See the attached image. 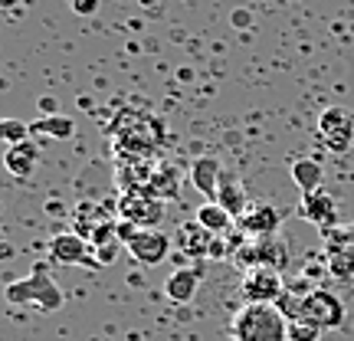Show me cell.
I'll use <instances>...</instances> for the list:
<instances>
[{
	"instance_id": "cell-1",
	"label": "cell",
	"mask_w": 354,
	"mask_h": 341,
	"mask_svg": "<svg viewBox=\"0 0 354 341\" xmlns=\"http://www.w3.org/2000/svg\"><path fill=\"white\" fill-rule=\"evenodd\" d=\"M233 341H289V318L276 302L243 305L230 325Z\"/></svg>"
},
{
	"instance_id": "cell-2",
	"label": "cell",
	"mask_w": 354,
	"mask_h": 341,
	"mask_svg": "<svg viewBox=\"0 0 354 341\" xmlns=\"http://www.w3.org/2000/svg\"><path fill=\"white\" fill-rule=\"evenodd\" d=\"M3 295H7L10 305H37L39 312H46V315L63 308V289L50 276V266L46 263H37L30 269V276L13 279L10 286L3 289Z\"/></svg>"
},
{
	"instance_id": "cell-3",
	"label": "cell",
	"mask_w": 354,
	"mask_h": 341,
	"mask_svg": "<svg viewBox=\"0 0 354 341\" xmlns=\"http://www.w3.org/2000/svg\"><path fill=\"white\" fill-rule=\"evenodd\" d=\"M344 315H348L344 302L335 295V292H328V289H308L305 295H299V318L315 322L322 331L342 329Z\"/></svg>"
},
{
	"instance_id": "cell-4",
	"label": "cell",
	"mask_w": 354,
	"mask_h": 341,
	"mask_svg": "<svg viewBox=\"0 0 354 341\" xmlns=\"http://www.w3.org/2000/svg\"><path fill=\"white\" fill-rule=\"evenodd\" d=\"M115 216L118 220H131L141 230H161V223H165V216H167V207L161 197H154L148 190H131V194H125L118 201Z\"/></svg>"
},
{
	"instance_id": "cell-5",
	"label": "cell",
	"mask_w": 354,
	"mask_h": 341,
	"mask_svg": "<svg viewBox=\"0 0 354 341\" xmlns=\"http://www.w3.org/2000/svg\"><path fill=\"white\" fill-rule=\"evenodd\" d=\"M282 295H286V282L279 276V269H269V266H253V269H246V276H243V282H240L243 305L279 302Z\"/></svg>"
},
{
	"instance_id": "cell-6",
	"label": "cell",
	"mask_w": 354,
	"mask_h": 341,
	"mask_svg": "<svg viewBox=\"0 0 354 341\" xmlns=\"http://www.w3.org/2000/svg\"><path fill=\"white\" fill-rule=\"evenodd\" d=\"M318 141L335 154H344L354 145V115H348L342 105H331L318 118Z\"/></svg>"
},
{
	"instance_id": "cell-7",
	"label": "cell",
	"mask_w": 354,
	"mask_h": 341,
	"mask_svg": "<svg viewBox=\"0 0 354 341\" xmlns=\"http://www.w3.org/2000/svg\"><path fill=\"white\" fill-rule=\"evenodd\" d=\"M50 259L56 266H88V269H102L99 259H95V250L79 237L76 230H66V233H56V237H53Z\"/></svg>"
},
{
	"instance_id": "cell-8",
	"label": "cell",
	"mask_w": 354,
	"mask_h": 341,
	"mask_svg": "<svg viewBox=\"0 0 354 341\" xmlns=\"http://www.w3.org/2000/svg\"><path fill=\"white\" fill-rule=\"evenodd\" d=\"M295 214L302 216V220H308V223H315L322 233L342 227V207H338V201H335L325 187H318L315 194H302Z\"/></svg>"
},
{
	"instance_id": "cell-9",
	"label": "cell",
	"mask_w": 354,
	"mask_h": 341,
	"mask_svg": "<svg viewBox=\"0 0 354 341\" xmlns=\"http://www.w3.org/2000/svg\"><path fill=\"white\" fill-rule=\"evenodd\" d=\"M171 246H174V237H167L161 230H138V233L125 243V250L131 253V259L141 266L165 263L167 253H171Z\"/></svg>"
},
{
	"instance_id": "cell-10",
	"label": "cell",
	"mask_w": 354,
	"mask_h": 341,
	"mask_svg": "<svg viewBox=\"0 0 354 341\" xmlns=\"http://www.w3.org/2000/svg\"><path fill=\"white\" fill-rule=\"evenodd\" d=\"M282 220H286V210L269 207V203H256V207H250L236 220V230L246 233L250 240H272L279 233V227H282Z\"/></svg>"
},
{
	"instance_id": "cell-11",
	"label": "cell",
	"mask_w": 354,
	"mask_h": 341,
	"mask_svg": "<svg viewBox=\"0 0 354 341\" xmlns=\"http://www.w3.org/2000/svg\"><path fill=\"white\" fill-rule=\"evenodd\" d=\"M233 263L246 266V269H253V266L282 269V266L289 263V246H286V243H279L276 237H272V240H250L240 253L233 256Z\"/></svg>"
},
{
	"instance_id": "cell-12",
	"label": "cell",
	"mask_w": 354,
	"mask_h": 341,
	"mask_svg": "<svg viewBox=\"0 0 354 341\" xmlns=\"http://www.w3.org/2000/svg\"><path fill=\"white\" fill-rule=\"evenodd\" d=\"M203 273H207V266H203V263L180 266V269H174V273L167 276V282H165V295L171 299V302H177V305H187L190 299L197 295V289H201Z\"/></svg>"
},
{
	"instance_id": "cell-13",
	"label": "cell",
	"mask_w": 354,
	"mask_h": 341,
	"mask_svg": "<svg viewBox=\"0 0 354 341\" xmlns=\"http://www.w3.org/2000/svg\"><path fill=\"white\" fill-rule=\"evenodd\" d=\"M214 233L210 230H203L197 220H190V223H180L174 233V246L180 250V256H187V259H203V256H210L214 250Z\"/></svg>"
},
{
	"instance_id": "cell-14",
	"label": "cell",
	"mask_w": 354,
	"mask_h": 341,
	"mask_svg": "<svg viewBox=\"0 0 354 341\" xmlns=\"http://www.w3.org/2000/svg\"><path fill=\"white\" fill-rule=\"evenodd\" d=\"M220 174H223V167H220V158H214V154H201V158H194V165H190V184L201 190L207 201H216Z\"/></svg>"
},
{
	"instance_id": "cell-15",
	"label": "cell",
	"mask_w": 354,
	"mask_h": 341,
	"mask_svg": "<svg viewBox=\"0 0 354 341\" xmlns=\"http://www.w3.org/2000/svg\"><path fill=\"white\" fill-rule=\"evenodd\" d=\"M39 165V148L33 141H20V145H10L7 154H3V167L7 174L17 177V181H26V177L37 171Z\"/></svg>"
},
{
	"instance_id": "cell-16",
	"label": "cell",
	"mask_w": 354,
	"mask_h": 341,
	"mask_svg": "<svg viewBox=\"0 0 354 341\" xmlns=\"http://www.w3.org/2000/svg\"><path fill=\"white\" fill-rule=\"evenodd\" d=\"M216 203L227 210V214H233L236 220H240L246 210H250V201H246V190H243L240 177L233 174V171H223L220 174V187H216Z\"/></svg>"
},
{
	"instance_id": "cell-17",
	"label": "cell",
	"mask_w": 354,
	"mask_h": 341,
	"mask_svg": "<svg viewBox=\"0 0 354 341\" xmlns=\"http://www.w3.org/2000/svg\"><path fill=\"white\" fill-rule=\"evenodd\" d=\"M289 174H292L295 187L302 190V194H315V190L322 187L325 171H322V165H318L315 158H295V161L289 165Z\"/></svg>"
},
{
	"instance_id": "cell-18",
	"label": "cell",
	"mask_w": 354,
	"mask_h": 341,
	"mask_svg": "<svg viewBox=\"0 0 354 341\" xmlns=\"http://www.w3.org/2000/svg\"><path fill=\"white\" fill-rule=\"evenodd\" d=\"M30 135H43V138H56L66 141L76 135V122L66 118V115H43L37 122H30Z\"/></svg>"
},
{
	"instance_id": "cell-19",
	"label": "cell",
	"mask_w": 354,
	"mask_h": 341,
	"mask_svg": "<svg viewBox=\"0 0 354 341\" xmlns=\"http://www.w3.org/2000/svg\"><path fill=\"white\" fill-rule=\"evenodd\" d=\"M197 223H201L203 230H210L214 237H223V233L233 230V214H227L216 201H207L201 210H197Z\"/></svg>"
},
{
	"instance_id": "cell-20",
	"label": "cell",
	"mask_w": 354,
	"mask_h": 341,
	"mask_svg": "<svg viewBox=\"0 0 354 341\" xmlns=\"http://www.w3.org/2000/svg\"><path fill=\"white\" fill-rule=\"evenodd\" d=\"M325 263L335 279H342V282L354 279V250H325Z\"/></svg>"
},
{
	"instance_id": "cell-21",
	"label": "cell",
	"mask_w": 354,
	"mask_h": 341,
	"mask_svg": "<svg viewBox=\"0 0 354 341\" xmlns=\"http://www.w3.org/2000/svg\"><path fill=\"white\" fill-rule=\"evenodd\" d=\"M145 184H148L145 190L154 194V197H158V194H161V197H177V171L174 167H158Z\"/></svg>"
},
{
	"instance_id": "cell-22",
	"label": "cell",
	"mask_w": 354,
	"mask_h": 341,
	"mask_svg": "<svg viewBox=\"0 0 354 341\" xmlns=\"http://www.w3.org/2000/svg\"><path fill=\"white\" fill-rule=\"evenodd\" d=\"M289 341H322V329L308 318H289Z\"/></svg>"
},
{
	"instance_id": "cell-23",
	"label": "cell",
	"mask_w": 354,
	"mask_h": 341,
	"mask_svg": "<svg viewBox=\"0 0 354 341\" xmlns=\"http://www.w3.org/2000/svg\"><path fill=\"white\" fill-rule=\"evenodd\" d=\"M0 138L7 145H20V141H30V125L20 122V118H3L0 122Z\"/></svg>"
},
{
	"instance_id": "cell-24",
	"label": "cell",
	"mask_w": 354,
	"mask_h": 341,
	"mask_svg": "<svg viewBox=\"0 0 354 341\" xmlns=\"http://www.w3.org/2000/svg\"><path fill=\"white\" fill-rule=\"evenodd\" d=\"M325 237V250H354V223L351 227H335Z\"/></svg>"
},
{
	"instance_id": "cell-25",
	"label": "cell",
	"mask_w": 354,
	"mask_h": 341,
	"mask_svg": "<svg viewBox=\"0 0 354 341\" xmlns=\"http://www.w3.org/2000/svg\"><path fill=\"white\" fill-rule=\"evenodd\" d=\"M118 246H122L118 240H115V243H105V246H95V259H99V266H112L115 256H118Z\"/></svg>"
},
{
	"instance_id": "cell-26",
	"label": "cell",
	"mask_w": 354,
	"mask_h": 341,
	"mask_svg": "<svg viewBox=\"0 0 354 341\" xmlns=\"http://www.w3.org/2000/svg\"><path fill=\"white\" fill-rule=\"evenodd\" d=\"M99 3L102 0H73V10L82 13V17H92V13L99 10Z\"/></svg>"
},
{
	"instance_id": "cell-27",
	"label": "cell",
	"mask_w": 354,
	"mask_h": 341,
	"mask_svg": "<svg viewBox=\"0 0 354 341\" xmlns=\"http://www.w3.org/2000/svg\"><path fill=\"white\" fill-rule=\"evenodd\" d=\"M138 230L141 227H135L131 220H118V243H128L131 237H135V233H138Z\"/></svg>"
},
{
	"instance_id": "cell-28",
	"label": "cell",
	"mask_w": 354,
	"mask_h": 341,
	"mask_svg": "<svg viewBox=\"0 0 354 341\" xmlns=\"http://www.w3.org/2000/svg\"><path fill=\"white\" fill-rule=\"evenodd\" d=\"M39 109H43V115H59V105H56V99H50V95L39 99Z\"/></svg>"
},
{
	"instance_id": "cell-29",
	"label": "cell",
	"mask_w": 354,
	"mask_h": 341,
	"mask_svg": "<svg viewBox=\"0 0 354 341\" xmlns=\"http://www.w3.org/2000/svg\"><path fill=\"white\" fill-rule=\"evenodd\" d=\"M20 0H0V7H17Z\"/></svg>"
},
{
	"instance_id": "cell-30",
	"label": "cell",
	"mask_w": 354,
	"mask_h": 341,
	"mask_svg": "<svg viewBox=\"0 0 354 341\" xmlns=\"http://www.w3.org/2000/svg\"><path fill=\"white\" fill-rule=\"evenodd\" d=\"M131 341H135V338H131Z\"/></svg>"
}]
</instances>
